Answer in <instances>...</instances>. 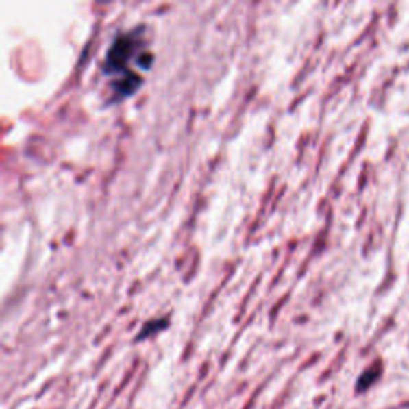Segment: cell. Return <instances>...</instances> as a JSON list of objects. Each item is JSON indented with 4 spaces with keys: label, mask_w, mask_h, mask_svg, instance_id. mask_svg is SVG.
<instances>
[{
    "label": "cell",
    "mask_w": 409,
    "mask_h": 409,
    "mask_svg": "<svg viewBox=\"0 0 409 409\" xmlns=\"http://www.w3.org/2000/svg\"><path fill=\"white\" fill-rule=\"evenodd\" d=\"M144 26L120 32L110 42L103 61V72L110 79L112 99L129 98L142 85L144 72L152 67L153 55Z\"/></svg>",
    "instance_id": "obj_1"
},
{
    "label": "cell",
    "mask_w": 409,
    "mask_h": 409,
    "mask_svg": "<svg viewBox=\"0 0 409 409\" xmlns=\"http://www.w3.org/2000/svg\"><path fill=\"white\" fill-rule=\"evenodd\" d=\"M382 374H384L382 362H374L371 367H368L358 376L357 382H355V393H357V395H363V393L371 391V388L381 381Z\"/></svg>",
    "instance_id": "obj_2"
},
{
    "label": "cell",
    "mask_w": 409,
    "mask_h": 409,
    "mask_svg": "<svg viewBox=\"0 0 409 409\" xmlns=\"http://www.w3.org/2000/svg\"><path fill=\"white\" fill-rule=\"evenodd\" d=\"M166 328V321L165 320H153V321H149L142 326V330L139 331V334L136 336V340H144L147 338H151L152 334L158 333V331L165 330Z\"/></svg>",
    "instance_id": "obj_3"
}]
</instances>
